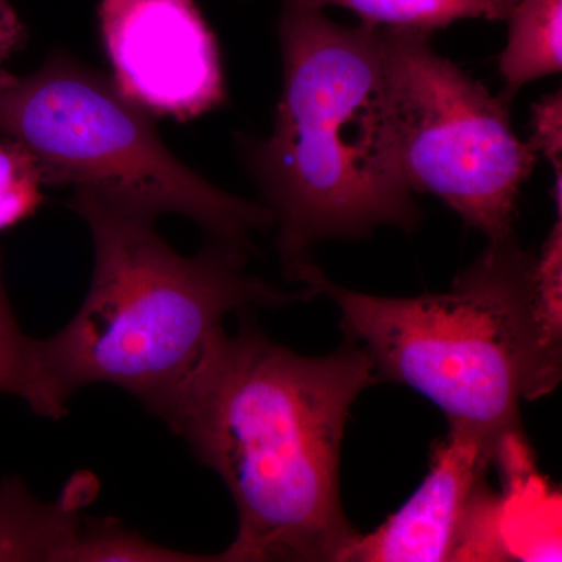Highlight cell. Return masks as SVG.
<instances>
[{"label": "cell", "instance_id": "15", "mask_svg": "<svg viewBox=\"0 0 562 562\" xmlns=\"http://www.w3.org/2000/svg\"><path fill=\"white\" fill-rule=\"evenodd\" d=\"M532 136L530 143L536 151L542 154L554 169V205L558 216L562 213V92L543 95L531 106Z\"/></svg>", "mask_w": 562, "mask_h": 562}, {"label": "cell", "instance_id": "9", "mask_svg": "<svg viewBox=\"0 0 562 562\" xmlns=\"http://www.w3.org/2000/svg\"><path fill=\"white\" fill-rule=\"evenodd\" d=\"M95 492L98 483L85 472L55 502L38 501L20 476L2 480L0 562H66Z\"/></svg>", "mask_w": 562, "mask_h": 562}, {"label": "cell", "instance_id": "17", "mask_svg": "<svg viewBox=\"0 0 562 562\" xmlns=\"http://www.w3.org/2000/svg\"><path fill=\"white\" fill-rule=\"evenodd\" d=\"M506 3H509V5H514V2H516V0H505Z\"/></svg>", "mask_w": 562, "mask_h": 562}, {"label": "cell", "instance_id": "10", "mask_svg": "<svg viewBox=\"0 0 562 562\" xmlns=\"http://www.w3.org/2000/svg\"><path fill=\"white\" fill-rule=\"evenodd\" d=\"M508 40L498 61L512 103L525 85L561 72L562 0H516L508 16Z\"/></svg>", "mask_w": 562, "mask_h": 562}, {"label": "cell", "instance_id": "1", "mask_svg": "<svg viewBox=\"0 0 562 562\" xmlns=\"http://www.w3.org/2000/svg\"><path fill=\"white\" fill-rule=\"evenodd\" d=\"M375 383L350 339L327 357L294 353L250 324L214 339L160 419L235 502L238 532L217 561H344L360 535L341 502L344 431Z\"/></svg>", "mask_w": 562, "mask_h": 562}, {"label": "cell", "instance_id": "13", "mask_svg": "<svg viewBox=\"0 0 562 562\" xmlns=\"http://www.w3.org/2000/svg\"><path fill=\"white\" fill-rule=\"evenodd\" d=\"M0 394H10L27 403L32 412L46 416L43 387L36 368L35 339L22 333L11 310L2 254H0Z\"/></svg>", "mask_w": 562, "mask_h": 562}, {"label": "cell", "instance_id": "7", "mask_svg": "<svg viewBox=\"0 0 562 562\" xmlns=\"http://www.w3.org/2000/svg\"><path fill=\"white\" fill-rule=\"evenodd\" d=\"M498 450L480 432L449 427L417 491L376 530L358 535L342 562L508 561L505 502L487 484Z\"/></svg>", "mask_w": 562, "mask_h": 562}, {"label": "cell", "instance_id": "16", "mask_svg": "<svg viewBox=\"0 0 562 562\" xmlns=\"http://www.w3.org/2000/svg\"><path fill=\"white\" fill-rule=\"evenodd\" d=\"M27 43V27L10 0H0V95L16 77L9 70V63Z\"/></svg>", "mask_w": 562, "mask_h": 562}, {"label": "cell", "instance_id": "12", "mask_svg": "<svg viewBox=\"0 0 562 562\" xmlns=\"http://www.w3.org/2000/svg\"><path fill=\"white\" fill-rule=\"evenodd\" d=\"M216 557L169 549L128 530L114 517H88L85 514L76 542L66 562H206Z\"/></svg>", "mask_w": 562, "mask_h": 562}, {"label": "cell", "instance_id": "4", "mask_svg": "<svg viewBox=\"0 0 562 562\" xmlns=\"http://www.w3.org/2000/svg\"><path fill=\"white\" fill-rule=\"evenodd\" d=\"M288 279L330 297L341 327L368 351L379 382L435 403L449 427L502 447L522 436L520 403L550 394L562 375V268L538 266L516 236L487 241L452 290L380 297L339 286L312 260Z\"/></svg>", "mask_w": 562, "mask_h": 562}, {"label": "cell", "instance_id": "6", "mask_svg": "<svg viewBox=\"0 0 562 562\" xmlns=\"http://www.w3.org/2000/svg\"><path fill=\"white\" fill-rule=\"evenodd\" d=\"M431 33L383 27L398 155L413 192H430L487 241L514 236L538 151L517 138L509 103L432 49Z\"/></svg>", "mask_w": 562, "mask_h": 562}, {"label": "cell", "instance_id": "14", "mask_svg": "<svg viewBox=\"0 0 562 562\" xmlns=\"http://www.w3.org/2000/svg\"><path fill=\"white\" fill-rule=\"evenodd\" d=\"M43 173L18 140L0 136V233L31 217L43 203Z\"/></svg>", "mask_w": 562, "mask_h": 562}, {"label": "cell", "instance_id": "2", "mask_svg": "<svg viewBox=\"0 0 562 562\" xmlns=\"http://www.w3.org/2000/svg\"><path fill=\"white\" fill-rule=\"evenodd\" d=\"M279 40L283 87L272 133L236 143L290 277L317 243L379 227L414 232L424 213L398 155L383 27H346L324 10L283 2Z\"/></svg>", "mask_w": 562, "mask_h": 562}, {"label": "cell", "instance_id": "11", "mask_svg": "<svg viewBox=\"0 0 562 562\" xmlns=\"http://www.w3.org/2000/svg\"><path fill=\"white\" fill-rule=\"evenodd\" d=\"M306 9L342 7L380 27L431 33L460 20L505 21V0H283Z\"/></svg>", "mask_w": 562, "mask_h": 562}, {"label": "cell", "instance_id": "8", "mask_svg": "<svg viewBox=\"0 0 562 562\" xmlns=\"http://www.w3.org/2000/svg\"><path fill=\"white\" fill-rule=\"evenodd\" d=\"M113 83L149 114L187 121L225 101L220 50L194 0H101Z\"/></svg>", "mask_w": 562, "mask_h": 562}, {"label": "cell", "instance_id": "3", "mask_svg": "<svg viewBox=\"0 0 562 562\" xmlns=\"http://www.w3.org/2000/svg\"><path fill=\"white\" fill-rule=\"evenodd\" d=\"M68 206L91 233L87 297L60 331L35 339L47 419L90 384H113L160 417L201 364L231 313L310 302L247 271L250 251L211 241L192 257L169 246L155 217L83 188Z\"/></svg>", "mask_w": 562, "mask_h": 562}, {"label": "cell", "instance_id": "5", "mask_svg": "<svg viewBox=\"0 0 562 562\" xmlns=\"http://www.w3.org/2000/svg\"><path fill=\"white\" fill-rule=\"evenodd\" d=\"M0 136L21 143L44 183L72 184L150 216L180 214L214 241L255 250L271 211L214 187L165 146L149 113L72 58L54 55L0 95Z\"/></svg>", "mask_w": 562, "mask_h": 562}]
</instances>
